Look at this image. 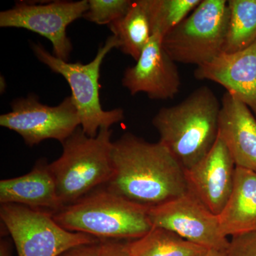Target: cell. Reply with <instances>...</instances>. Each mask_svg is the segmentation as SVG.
<instances>
[{"instance_id": "obj_1", "label": "cell", "mask_w": 256, "mask_h": 256, "mask_svg": "<svg viewBox=\"0 0 256 256\" xmlns=\"http://www.w3.org/2000/svg\"><path fill=\"white\" fill-rule=\"evenodd\" d=\"M108 191L151 208L188 192L185 170L161 142L127 132L112 142Z\"/></svg>"}, {"instance_id": "obj_2", "label": "cell", "mask_w": 256, "mask_h": 256, "mask_svg": "<svg viewBox=\"0 0 256 256\" xmlns=\"http://www.w3.org/2000/svg\"><path fill=\"white\" fill-rule=\"evenodd\" d=\"M220 102L213 90L201 86L181 102L162 108L152 124L160 142L184 170L203 159L218 134Z\"/></svg>"}, {"instance_id": "obj_3", "label": "cell", "mask_w": 256, "mask_h": 256, "mask_svg": "<svg viewBox=\"0 0 256 256\" xmlns=\"http://www.w3.org/2000/svg\"><path fill=\"white\" fill-rule=\"evenodd\" d=\"M52 215L66 230L88 234L100 240H136L153 228L149 208L106 188H98Z\"/></svg>"}, {"instance_id": "obj_4", "label": "cell", "mask_w": 256, "mask_h": 256, "mask_svg": "<svg viewBox=\"0 0 256 256\" xmlns=\"http://www.w3.org/2000/svg\"><path fill=\"white\" fill-rule=\"evenodd\" d=\"M110 128H102L96 137L79 127L63 143L60 158L48 164L64 206L106 186L112 175Z\"/></svg>"}, {"instance_id": "obj_5", "label": "cell", "mask_w": 256, "mask_h": 256, "mask_svg": "<svg viewBox=\"0 0 256 256\" xmlns=\"http://www.w3.org/2000/svg\"><path fill=\"white\" fill-rule=\"evenodd\" d=\"M118 46V40L112 35L100 46L92 62L82 64L68 63L50 54L40 42L31 43L32 50L38 60L52 72L62 75L68 82L72 92L70 96L80 116L82 131L89 137H96L100 129L110 128L124 118L122 109L104 110L99 92L101 65L106 55Z\"/></svg>"}, {"instance_id": "obj_6", "label": "cell", "mask_w": 256, "mask_h": 256, "mask_svg": "<svg viewBox=\"0 0 256 256\" xmlns=\"http://www.w3.org/2000/svg\"><path fill=\"white\" fill-rule=\"evenodd\" d=\"M229 11L226 0H202L194 10L165 35L162 46L175 63H208L223 50Z\"/></svg>"}, {"instance_id": "obj_7", "label": "cell", "mask_w": 256, "mask_h": 256, "mask_svg": "<svg viewBox=\"0 0 256 256\" xmlns=\"http://www.w3.org/2000/svg\"><path fill=\"white\" fill-rule=\"evenodd\" d=\"M0 217L18 256H58L72 248L100 242L88 234L62 228L46 210L4 204L0 207Z\"/></svg>"}, {"instance_id": "obj_8", "label": "cell", "mask_w": 256, "mask_h": 256, "mask_svg": "<svg viewBox=\"0 0 256 256\" xmlns=\"http://www.w3.org/2000/svg\"><path fill=\"white\" fill-rule=\"evenodd\" d=\"M12 110L0 116V126L18 133L28 146L48 139L63 143L80 126L78 110L72 96L56 106L40 102L37 96L15 99Z\"/></svg>"}, {"instance_id": "obj_9", "label": "cell", "mask_w": 256, "mask_h": 256, "mask_svg": "<svg viewBox=\"0 0 256 256\" xmlns=\"http://www.w3.org/2000/svg\"><path fill=\"white\" fill-rule=\"evenodd\" d=\"M88 9V0L54 1L44 4L20 2L0 12V26L25 28L45 37L52 44L53 54L68 62L73 46L67 36V28L82 18Z\"/></svg>"}, {"instance_id": "obj_10", "label": "cell", "mask_w": 256, "mask_h": 256, "mask_svg": "<svg viewBox=\"0 0 256 256\" xmlns=\"http://www.w3.org/2000/svg\"><path fill=\"white\" fill-rule=\"evenodd\" d=\"M153 227L172 230L208 250H228L230 242L216 215L190 192L162 204L149 208Z\"/></svg>"}, {"instance_id": "obj_11", "label": "cell", "mask_w": 256, "mask_h": 256, "mask_svg": "<svg viewBox=\"0 0 256 256\" xmlns=\"http://www.w3.org/2000/svg\"><path fill=\"white\" fill-rule=\"evenodd\" d=\"M162 38L160 34H153L136 65L124 70L122 84L131 95L144 92L152 100H165L180 92L178 68L163 48Z\"/></svg>"}, {"instance_id": "obj_12", "label": "cell", "mask_w": 256, "mask_h": 256, "mask_svg": "<svg viewBox=\"0 0 256 256\" xmlns=\"http://www.w3.org/2000/svg\"><path fill=\"white\" fill-rule=\"evenodd\" d=\"M236 166L232 154L218 134L203 159L185 170L188 191L216 215L226 204L233 190Z\"/></svg>"}, {"instance_id": "obj_13", "label": "cell", "mask_w": 256, "mask_h": 256, "mask_svg": "<svg viewBox=\"0 0 256 256\" xmlns=\"http://www.w3.org/2000/svg\"><path fill=\"white\" fill-rule=\"evenodd\" d=\"M195 78L217 82L246 104L256 118V41L246 50L222 52L197 66Z\"/></svg>"}, {"instance_id": "obj_14", "label": "cell", "mask_w": 256, "mask_h": 256, "mask_svg": "<svg viewBox=\"0 0 256 256\" xmlns=\"http://www.w3.org/2000/svg\"><path fill=\"white\" fill-rule=\"evenodd\" d=\"M218 136L236 166L256 172V118L233 94L226 92L220 102Z\"/></svg>"}, {"instance_id": "obj_15", "label": "cell", "mask_w": 256, "mask_h": 256, "mask_svg": "<svg viewBox=\"0 0 256 256\" xmlns=\"http://www.w3.org/2000/svg\"><path fill=\"white\" fill-rule=\"evenodd\" d=\"M0 203L15 204L54 214L64 208L46 160H38L30 172L0 181Z\"/></svg>"}, {"instance_id": "obj_16", "label": "cell", "mask_w": 256, "mask_h": 256, "mask_svg": "<svg viewBox=\"0 0 256 256\" xmlns=\"http://www.w3.org/2000/svg\"><path fill=\"white\" fill-rule=\"evenodd\" d=\"M218 216L226 236L256 230V172L236 166L233 190Z\"/></svg>"}, {"instance_id": "obj_17", "label": "cell", "mask_w": 256, "mask_h": 256, "mask_svg": "<svg viewBox=\"0 0 256 256\" xmlns=\"http://www.w3.org/2000/svg\"><path fill=\"white\" fill-rule=\"evenodd\" d=\"M118 50L137 62L152 36L149 0H134L122 18L108 25Z\"/></svg>"}, {"instance_id": "obj_18", "label": "cell", "mask_w": 256, "mask_h": 256, "mask_svg": "<svg viewBox=\"0 0 256 256\" xmlns=\"http://www.w3.org/2000/svg\"><path fill=\"white\" fill-rule=\"evenodd\" d=\"M128 246L132 256H205L210 250L160 227H153Z\"/></svg>"}, {"instance_id": "obj_19", "label": "cell", "mask_w": 256, "mask_h": 256, "mask_svg": "<svg viewBox=\"0 0 256 256\" xmlns=\"http://www.w3.org/2000/svg\"><path fill=\"white\" fill-rule=\"evenodd\" d=\"M224 53L246 50L256 41V0H229Z\"/></svg>"}, {"instance_id": "obj_20", "label": "cell", "mask_w": 256, "mask_h": 256, "mask_svg": "<svg viewBox=\"0 0 256 256\" xmlns=\"http://www.w3.org/2000/svg\"><path fill=\"white\" fill-rule=\"evenodd\" d=\"M202 0H149L153 34L164 37L188 18Z\"/></svg>"}, {"instance_id": "obj_21", "label": "cell", "mask_w": 256, "mask_h": 256, "mask_svg": "<svg viewBox=\"0 0 256 256\" xmlns=\"http://www.w3.org/2000/svg\"><path fill=\"white\" fill-rule=\"evenodd\" d=\"M130 0H88V9L84 14L88 21L97 24H110L127 13Z\"/></svg>"}, {"instance_id": "obj_22", "label": "cell", "mask_w": 256, "mask_h": 256, "mask_svg": "<svg viewBox=\"0 0 256 256\" xmlns=\"http://www.w3.org/2000/svg\"><path fill=\"white\" fill-rule=\"evenodd\" d=\"M229 256H256V230L232 237Z\"/></svg>"}, {"instance_id": "obj_23", "label": "cell", "mask_w": 256, "mask_h": 256, "mask_svg": "<svg viewBox=\"0 0 256 256\" xmlns=\"http://www.w3.org/2000/svg\"><path fill=\"white\" fill-rule=\"evenodd\" d=\"M102 248L100 256H132L127 244L118 240H101Z\"/></svg>"}, {"instance_id": "obj_24", "label": "cell", "mask_w": 256, "mask_h": 256, "mask_svg": "<svg viewBox=\"0 0 256 256\" xmlns=\"http://www.w3.org/2000/svg\"><path fill=\"white\" fill-rule=\"evenodd\" d=\"M102 242L86 244L68 249L58 256H100Z\"/></svg>"}, {"instance_id": "obj_25", "label": "cell", "mask_w": 256, "mask_h": 256, "mask_svg": "<svg viewBox=\"0 0 256 256\" xmlns=\"http://www.w3.org/2000/svg\"><path fill=\"white\" fill-rule=\"evenodd\" d=\"M205 256H229L228 250H210Z\"/></svg>"}, {"instance_id": "obj_26", "label": "cell", "mask_w": 256, "mask_h": 256, "mask_svg": "<svg viewBox=\"0 0 256 256\" xmlns=\"http://www.w3.org/2000/svg\"><path fill=\"white\" fill-rule=\"evenodd\" d=\"M8 249L6 248V246L2 242L1 244V256H9V254L8 252Z\"/></svg>"}]
</instances>
